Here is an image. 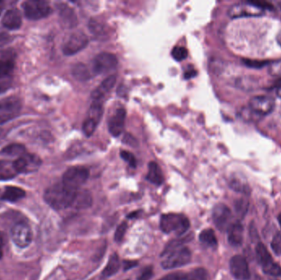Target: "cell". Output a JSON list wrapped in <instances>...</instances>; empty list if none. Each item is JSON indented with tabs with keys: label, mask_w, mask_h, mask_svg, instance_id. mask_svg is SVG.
Returning a JSON list of instances; mask_svg holds the SVG:
<instances>
[{
	"label": "cell",
	"mask_w": 281,
	"mask_h": 280,
	"mask_svg": "<svg viewBox=\"0 0 281 280\" xmlns=\"http://www.w3.org/2000/svg\"><path fill=\"white\" fill-rule=\"evenodd\" d=\"M232 212L225 204H217L212 211L214 224L220 231H227L232 225Z\"/></svg>",
	"instance_id": "cell-10"
},
{
	"label": "cell",
	"mask_w": 281,
	"mask_h": 280,
	"mask_svg": "<svg viewBox=\"0 0 281 280\" xmlns=\"http://www.w3.org/2000/svg\"><path fill=\"white\" fill-rule=\"evenodd\" d=\"M255 251L258 263L262 266V270L274 263L271 255L262 242H258V245L256 246Z\"/></svg>",
	"instance_id": "cell-20"
},
{
	"label": "cell",
	"mask_w": 281,
	"mask_h": 280,
	"mask_svg": "<svg viewBox=\"0 0 281 280\" xmlns=\"http://www.w3.org/2000/svg\"><path fill=\"white\" fill-rule=\"evenodd\" d=\"M0 280H1V279H0Z\"/></svg>",
	"instance_id": "cell-51"
},
{
	"label": "cell",
	"mask_w": 281,
	"mask_h": 280,
	"mask_svg": "<svg viewBox=\"0 0 281 280\" xmlns=\"http://www.w3.org/2000/svg\"><path fill=\"white\" fill-rule=\"evenodd\" d=\"M3 9H4V2H1V1H0V15H1V13H2Z\"/></svg>",
	"instance_id": "cell-48"
},
{
	"label": "cell",
	"mask_w": 281,
	"mask_h": 280,
	"mask_svg": "<svg viewBox=\"0 0 281 280\" xmlns=\"http://www.w3.org/2000/svg\"><path fill=\"white\" fill-rule=\"evenodd\" d=\"M17 54L13 49L0 50V78H9L14 70Z\"/></svg>",
	"instance_id": "cell-13"
},
{
	"label": "cell",
	"mask_w": 281,
	"mask_h": 280,
	"mask_svg": "<svg viewBox=\"0 0 281 280\" xmlns=\"http://www.w3.org/2000/svg\"><path fill=\"white\" fill-rule=\"evenodd\" d=\"M230 186L233 190L238 193H244L248 194L250 193L248 184L246 182H243L240 178H234L230 180Z\"/></svg>",
	"instance_id": "cell-30"
},
{
	"label": "cell",
	"mask_w": 281,
	"mask_h": 280,
	"mask_svg": "<svg viewBox=\"0 0 281 280\" xmlns=\"http://www.w3.org/2000/svg\"><path fill=\"white\" fill-rule=\"evenodd\" d=\"M11 41V37L8 33L0 30V46L7 45Z\"/></svg>",
	"instance_id": "cell-42"
},
{
	"label": "cell",
	"mask_w": 281,
	"mask_h": 280,
	"mask_svg": "<svg viewBox=\"0 0 281 280\" xmlns=\"http://www.w3.org/2000/svg\"><path fill=\"white\" fill-rule=\"evenodd\" d=\"M125 118L126 110L123 108L117 109L108 122V129L112 136L118 137L122 133L124 129Z\"/></svg>",
	"instance_id": "cell-16"
},
{
	"label": "cell",
	"mask_w": 281,
	"mask_h": 280,
	"mask_svg": "<svg viewBox=\"0 0 281 280\" xmlns=\"http://www.w3.org/2000/svg\"><path fill=\"white\" fill-rule=\"evenodd\" d=\"M269 73L274 77H281V59L274 61L269 65Z\"/></svg>",
	"instance_id": "cell-37"
},
{
	"label": "cell",
	"mask_w": 281,
	"mask_h": 280,
	"mask_svg": "<svg viewBox=\"0 0 281 280\" xmlns=\"http://www.w3.org/2000/svg\"><path fill=\"white\" fill-rule=\"evenodd\" d=\"M11 236L13 242L20 248L27 247L33 242V230L26 223L16 224L12 229Z\"/></svg>",
	"instance_id": "cell-8"
},
{
	"label": "cell",
	"mask_w": 281,
	"mask_h": 280,
	"mask_svg": "<svg viewBox=\"0 0 281 280\" xmlns=\"http://www.w3.org/2000/svg\"><path fill=\"white\" fill-rule=\"evenodd\" d=\"M187 280H189V279H187Z\"/></svg>",
	"instance_id": "cell-50"
},
{
	"label": "cell",
	"mask_w": 281,
	"mask_h": 280,
	"mask_svg": "<svg viewBox=\"0 0 281 280\" xmlns=\"http://www.w3.org/2000/svg\"><path fill=\"white\" fill-rule=\"evenodd\" d=\"M228 242L234 247L240 246L243 241V226L240 222L232 223L228 229Z\"/></svg>",
	"instance_id": "cell-17"
},
{
	"label": "cell",
	"mask_w": 281,
	"mask_h": 280,
	"mask_svg": "<svg viewBox=\"0 0 281 280\" xmlns=\"http://www.w3.org/2000/svg\"><path fill=\"white\" fill-rule=\"evenodd\" d=\"M3 248H4V240H3L2 237L0 236V260L2 259L3 255H4Z\"/></svg>",
	"instance_id": "cell-45"
},
{
	"label": "cell",
	"mask_w": 281,
	"mask_h": 280,
	"mask_svg": "<svg viewBox=\"0 0 281 280\" xmlns=\"http://www.w3.org/2000/svg\"><path fill=\"white\" fill-rule=\"evenodd\" d=\"M26 196V193L23 189H19L17 186H8L5 189V193H3L1 199L4 201L16 202L22 199Z\"/></svg>",
	"instance_id": "cell-24"
},
{
	"label": "cell",
	"mask_w": 281,
	"mask_h": 280,
	"mask_svg": "<svg viewBox=\"0 0 281 280\" xmlns=\"http://www.w3.org/2000/svg\"><path fill=\"white\" fill-rule=\"evenodd\" d=\"M271 249L277 256H281V233H278L274 235L270 243Z\"/></svg>",
	"instance_id": "cell-36"
},
{
	"label": "cell",
	"mask_w": 281,
	"mask_h": 280,
	"mask_svg": "<svg viewBox=\"0 0 281 280\" xmlns=\"http://www.w3.org/2000/svg\"><path fill=\"white\" fill-rule=\"evenodd\" d=\"M188 274H183V273H180V272H177V273H174V274H168V275L165 276L163 278H161L160 280H187Z\"/></svg>",
	"instance_id": "cell-40"
},
{
	"label": "cell",
	"mask_w": 281,
	"mask_h": 280,
	"mask_svg": "<svg viewBox=\"0 0 281 280\" xmlns=\"http://www.w3.org/2000/svg\"><path fill=\"white\" fill-rule=\"evenodd\" d=\"M235 211L240 217H243L246 214L248 210V202L246 200L240 199L237 201L234 205Z\"/></svg>",
	"instance_id": "cell-34"
},
{
	"label": "cell",
	"mask_w": 281,
	"mask_h": 280,
	"mask_svg": "<svg viewBox=\"0 0 281 280\" xmlns=\"http://www.w3.org/2000/svg\"><path fill=\"white\" fill-rule=\"evenodd\" d=\"M22 9L26 17L32 20L41 19L51 13L50 5L45 1H26L22 5Z\"/></svg>",
	"instance_id": "cell-7"
},
{
	"label": "cell",
	"mask_w": 281,
	"mask_h": 280,
	"mask_svg": "<svg viewBox=\"0 0 281 280\" xmlns=\"http://www.w3.org/2000/svg\"><path fill=\"white\" fill-rule=\"evenodd\" d=\"M118 59L111 53H101L93 59L92 71L95 74H104L116 69Z\"/></svg>",
	"instance_id": "cell-9"
},
{
	"label": "cell",
	"mask_w": 281,
	"mask_h": 280,
	"mask_svg": "<svg viewBox=\"0 0 281 280\" xmlns=\"http://www.w3.org/2000/svg\"><path fill=\"white\" fill-rule=\"evenodd\" d=\"M120 157L123 161L128 162V164L131 167L135 168L137 166V161H136L135 157L132 153H130V152L122 150L120 152Z\"/></svg>",
	"instance_id": "cell-39"
},
{
	"label": "cell",
	"mask_w": 281,
	"mask_h": 280,
	"mask_svg": "<svg viewBox=\"0 0 281 280\" xmlns=\"http://www.w3.org/2000/svg\"><path fill=\"white\" fill-rule=\"evenodd\" d=\"M277 96H278V97H279V98H281V85L280 86L278 87V89H277Z\"/></svg>",
	"instance_id": "cell-47"
},
{
	"label": "cell",
	"mask_w": 281,
	"mask_h": 280,
	"mask_svg": "<svg viewBox=\"0 0 281 280\" xmlns=\"http://www.w3.org/2000/svg\"><path fill=\"white\" fill-rule=\"evenodd\" d=\"M97 128V123H95L91 120L86 118V119L84 121L83 125H82V131H83L84 134L86 135V137H89L94 133Z\"/></svg>",
	"instance_id": "cell-35"
},
{
	"label": "cell",
	"mask_w": 281,
	"mask_h": 280,
	"mask_svg": "<svg viewBox=\"0 0 281 280\" xmlns=\"http://www.w3.org/2000/svg\"><path fill=\"white\" fill-rule=\"evenodd\" d=\"M189 219L182 214H163L160 221L161 231L166 233H175L178 235H182L189 230Z\"/></svg>",
	"instance_id": "cell-2"
},
{
	"label": "cell",
	"mask_w": 281,
	"mask_h": 280,
	"mask_svg": "<svg viewBox=\"0 0 281 280\" xmlns=\"http://www.w3.org/2000/svg\"><path fill=\"white\" fill-rule=\"evenodd\" d=\"M61 18L63 22H65V25L69 26V27H73L77 24V17L73 9H69L68 6H64L61 8L60 11Z\"/></svg>",
	"instance_id": "cell-29"
},
{
	"label": "cell",
	"mask_w": 281,
	"mask_h": 280,
	"mask_svg": "<svg viewBox=\"0 0 281 280\" xmlns=\"http://www.w3.org/2000/svg\"><path fill=\"white\" fill-rule=\"evenodd\" d=\"M277 42L281 46V32H279V34L277 35Z\"/></svg>",
	"instance_id": "cell-46"
},
{
	"label": "cell",
	"mask_w": 281,
	"mask_h": 280,
	"mask_svg": "<svg viewBox=\"0 0 281 280\" xmlns=\"http://www.w3.org/2000/svg\"><path fill=\"white\" fill-rule=\"evenodd\" d=\"M22 15L20 12L16 9H12L5 13L3 18L2 23L5 27L9 30H17L19 29L22 25Z\"/></svg>",
	"instance_id": "cell-19"
},
{
	"label": "cell",
	"mask_w": 281,
	"mask_h": 280,
	"mask_svg": "<svg viewBox=\"0 0 281 280\" xmlns=\"http://www.w3.org/2000/svg\"><path fill=\"white\" fill-rule=\"evenodd\" d=\"M92 204V197L88 191H77L73 205L77 209H86Z\"/></svg>",
	"instance_id": "cell-23"
},
{
	"label": "cell",
	"mask_w": 281,
	"mask_h": 280,
	"mask_svg": "<svg viewBox=\"0 0 281 280\" xmlns=\"http://www.w3.org/2000/svg\"><path fill=\"white\" fill-rule=\"evenodd\" d=\"M88 178V169L82 166L72 167L63 176L62 183L69 190L77 192Z\"/></svg>",
	"instance_id": "cell-4"
},
{
	"label": "cell",
	"mask_w": 281,
	"mask_h": 280,
	"mask_svg": "<svg viewBox=\"0 0 281 280\" xmlns=\"http://www.w3.org/2000/svg\"><path fill=\"white\" fill-rule=\"evenodd\" d=\"M88 43V37L83 33H73L63 45V52L65 55H73L86 48Z\"/></svg>",
	"instance_id": "cell-11"
},
{
	"label": "cell",
	"mask_w": 281,
	"mask_h": 280,
	"mask_svg": "<svg viewBox=\"0 0 281 280\" xmlns=\"http://www.w3.org/2000/svg\"><path fill=\"white\" fill-rule=\"evenodd\" d=\"M266 3L262 2H240L234 4L230 7L228 15L231 18L239 17H260L264 15L265 9H270L266 6Z\"/></svg>",
	"instance_id": "cell-3"
},
{
	"label": "cell",
	"mask_w": 281,
	"mask_h": 280,
	"mask_svg": "<svg viewBox=\"0 0 281 280\" xmlns=\"http://www.w3.org/2000/svg\"><path fill=\"white\" fill-rule=\"evenodd\" d=\"M77 193L67 189L61 182L54 184L45 191L44 198L45 202L54 210H64L73 205Z\"/></svg>",
	"instance_id": "cell-1"
},
{
	"label": "cell",
	"mask_w": 281,
	"mask_h": 280,
	"mask_svg": "<svg viewBox=\"0 0 281 280\" xmlns=\"http://www.w3.org/2000/svg\"><path fill=\"white\" fill-rule=\"evenodd\" d=\"M138 265V262L133 261H123V268L124 270H129L132 268L136 267V265Z\"/></svg>",
	"instance_id": "cell-44"
},
{
	"label": "cell",
	"mask_w": 281,
	"mask_h": 280,
	"mask_svg": "<svg viewBox=\"0 0 281 280\" xmlns=\"http://www.w3.org/2000/svg\"><path fill=\"white\" fill-rule=\"evenodd\" d=\"M14 165L18 173H30L38 170L41 161L35 154H23L14 161Z\"/></svg>",
	"instance_id": "cell-14"
},
{
	"label": "cell",
	"mask_w": 281,
	"mask_h": 280,
	"mask_svg": "<svg viewBox=\"0 0 281 280\" xmlns=\"http://www.w3.org/2000/svg\"><path fill=\"white\" fill-rule=\"evenodd\" d=\"M117 77L115 75H110L104 80L101 82L97 89H95L91 93V97L93 101H101L105 97V95L107 94L108 92H110L112 90V88L114 87L115 85Z\"/></svg>",
	"instance_id": "cell-18"
},
{
	"label": "cell",
	"mask_w": 281,
	"mask_h": 280,
	"mask_svg": "<svg viewBox=\"0 0 281 280\" xmlns=\"http://www.w3.org/2000/svg\"><path fill=\"white\" fill-rule=\"evenodd\" d=\"M165 256L166 257L161 262V265L166 269H174L187 265L192 258L191 251L186 246L176 248Z\"/></svg>",
	"instance_id": "cell-5"
},
{
	"label": "cell",
	"mask_w": 281,
	"mask_h": 280,
	"mask_svg": "<svg viewBox=\"0 0 281 280\" xmlns=\"http://www.w3.org/2000/svg\"><path fill=\"white\" fill-rule=\"evenodd\" d=\"M172 56L176 61H182L188 57V50L182 46H176L172 50Z\"/></svg>",
	"instance_id": "cell-33"
},
{
	"label": "cell",
	"mask_w": 281,
	"mask_h": 280,
	"mask_svg": "<svg viewBox=\"0 0 281 280\" xmlns=\"http://www.w3.org/2000/svg\"><path fill=\"white\" fill-rule=\"evenodd\" d=\"M72 74L76 80L80 81H87L91 77L88 68L84 64H81V63L77 64L73 67Z\"/></svg>",
	"instance_id": "cell-28"
},
{
	"label": "cell",
	"mask_w": 281,
	"mask_h": 280,
	"mask_svg": "<svg viewBox=\"0 0 281 280\" xmlns=\"http://www.w3.org/2000/svg\"><path fill=\"white\" fill-rule=\"evenodd\" d=\"M104 108L103 104L101 101H93L88 110V119L91 120L97 125L101 122V118L103 116Z\"/></svg>",
	"instance_id": "cell-25"
},
{
	"label": "cell",
	"mask_w": 281,
	"mask_h": 280,
	"mask_svg": "<svg viewBox=\"0 0 281 280\" xmlns=\"http://www.w3.org/2000/svg\"><path fill=\"white\" fill-rule=\"evenodd\" d=\"M3 154H7V155H11V157H15V155H22L25 154V147L22 145H10L7 146L4 150H2Z\"/></svg>",
	"instance_id": "cell-31"
},
{
	"label": "cell",
	"mask_w": 281,
	"mask_h": 280,
	"mask_svg": "<svg viewBox=\"0 0 281 280\" xmlns=\"http://www.w3.org/2000/svg\"><path fill=\"white\" fill-rule=\"evenodd\" d=\"M153 275V269L151 267H146L142 269L141 274L138 276V280H150Z\"/></svg>",
	"instance_id": "cell-41"
},
{
	"label": "cell",
	"mask_w": 281,
	"mask_h": 280,
	"mask_svg": "<svg viewBox=\"0 0 281 280\" xmlns=\"http://www.w3.org/2000/svg\"><path fill=\"white\" fill-rule=\"evenodd\" d=\"M230 269L232 275L237 280H248L250 270L247 260L243 256H234L230 262Z\"/></svg>",
	"instance_id": "cell-15"
},
{
	"label": "cell",
	"mask_w": 281,
	"mask_h": 280,
	"mask_svg": "<svg viewBox=\"0 0 281 280\" xmlns=\"http://www.w3.org/2000/svg\"><path fill=\"white\" fill-rule=\"evenodd\" d=\"M146 179L151 183L160 186L164 182L163 173L161 171L158 164L155 162H150L148 165V173L146 175Z\"/></svg>",
	"instance_id": "cell-21"
},
{
	"label": "cell",
	"mask_w": 281,
	"mask_h": 280,
	"mask_svg": "<svg viewBox=\"0 0 281 280\" xmlns=\"http://www.w3.org/2000/svg\"><path fill=\"white\" fill-rule=\"evenodd\" d=\"M128 225L126 222H122V224L118 225V228L116 229L115 233H114V240L116 242H119L122 241V238L124 237L125 233L127 231Z\"/></svg>",
	"instance_id": "cell-38"
},
{
	"label": "cell",
	"mask_w": 281,
	"mask_h": 280,
	"mask_svg": "<svg viewBox=\"0 0 281 280\" xmlns=\"http://www.w3.org/2000/svg\"><path fill=\"white\" fill-rule=\"evenodd\" d=\"M18 174L14 161H0V180L12 179Z\"/></svg>",
	"instance_id": "cell-22"
},
{
	"label": "cell",
	"mask_w": 281,
	"mask_h": 280,
	"mask_svg": "<svg viewBox=\"0 0 281 280\" xmlns=\"http://www.w3.org/2000/svg\"><path fill=\"white\" fill-rule=\"evenodd\" d=\"M200 242L207 247L215 248L218 246V241L215 232L211 229H204L199 235Z\"/></svg>",
	"instance_id": "cell-27"
},
{
	"label": "cell",
	"mask_w": 281,
	"mask_h": 280,
	"mask_svg": "<svg viewBox=\"0 0 281 280\" xmlns=\"http://www.w3.org/2000/svg\"><path fill=\"white\" fill-rule=\"evenodd\" d=\"M278 222H279V225H280L281 227V214L278 215Z\"/></svg>",
	"instance_id": "cell-49"
},
{
	"label": "cell",
	"mask_w": 281,
	"mask_h": 280,
	"mask_svg": "<svg viewBox=\"0 0 281 280\" xmlns=\"http://www.w3.org/2000/svg\"><path fill=\"white\" fill-rule=\"evenodd\" d=\"M22 106V101L17 97H7L0 101V124L15 118L21 112Z\"/></svg>",
	"instance_id": "cell-6"
},
{
	"label": "cell",
	"mask_w": 281,
	"mask_h": 280,
	"mask_svg": "<svg viewBox=\"0 0 281 280\" xmlns=\"http://www.w3.org/2000/svg\"><path fill=\"white\" fill-rule=\"evenodd\" d=\"M275 100L267 96L254 97L249 101V109L258 115H268L275 109Z\"/></svg>",
	"instance_id": "cell-12"
},
{
	"label": "cell",
	"mask_w": 281,
	"mask_h": 280,
	"mask_svg": "<svg viewBox=\"0 0 281 280\" xmlns=\"http://www.w3.org/2000/svg\"><path fill=\"white\" fill-rule=\"evenodd\" d=\"M121 264L119 257L116 253L112 255L108 261L107 265L104 269L102 275L103 277H111L115 274L120 269Z\"/></svg>",
	"instance_id": "cell-26"
},
{
	"label": "cell",
	"mask_w": 281,
	"mask_h": 280,
	"mask_svg": "<svg viewBox=\"0 0 281 280\" xmlns=\"http://www.w3.org/2000/svg\"><path fill=\"white\" fill-rule=\"evenodd\" d=\"M197 74H198L197 70L190 68V69H188V70L185 72L184 77L186 79H190V78H193V77H196Z\"/></svg>",
	"instance_id": "cell-43"
},
{
	"label": "cell",
	"mask_w": 281,
	"mask_h": 280,
	"mask_svg": "<svg viewBox=\"0 0 281 280\" xmlns=\"http://www.w3.org/2000/svg\"><path fill=\"white\" fill-rule=\"evenodd\" d=\"M189 280H207L208 279V273L203 268H198L188 274Z\"/></svg>",
	"instance_id": "cell-32"
}]
</instances>
